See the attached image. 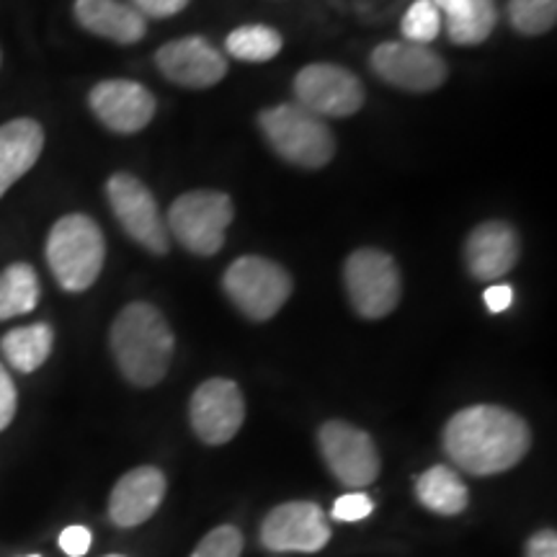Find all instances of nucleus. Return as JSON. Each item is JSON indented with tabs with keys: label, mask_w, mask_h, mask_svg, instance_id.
<instances>
[{
	"label": "nucleus",
	"mask_w": 557,
	"mask_h": 557,
	"mask_svg": "<svg viewBox=\"0 0 557 557\" xmlns=\"http://www.w3.org/2000/svg\"><path fill=\"white\" fill-rule=\"evenodd\" d=\"M442 444L455 468L485 478L517 468L532 447V431L513 410L470 406L449 418Z\"/></svg>",
	"instance_id": "nucleus-1"
},
{
	"label": "nucleus",
	"mask_w": 557,
	"mask_h": 557,
	"mask_svg": "<svg viewBox=\"0 0 557 557\" xmlns=\"http://www.w3.org/2000/svg\"><path fill=\"white\" fill-rule=\"evenodd\" d=\"M109 346L129 385L156 387L169 374L176 338L163 312L148 302H132L111 323Z\"/></svg>",
	"instance_id": "nucleus-2"
},
{
	"label": "nucleus",
	"mask_w": 557,
	"mask_h": 557,
	"mask_svg": "<svg viewBox=\"0 0 557 557\" xmlns=\"http://www.w3.org/2000/svg\"><path fill=\"white\" fill-rule=\"evenodd\" d=\"M47 267L65 292H86L107 261V240L88 214H65L47 235Z\"/></svg>",
	"instance_id": "nucleus-3"
},
{
	"label": "nucleus",
	"mask_w": 557,
	"mask_h": 557,
	"mask_svg": "<svg viewBox=\"0 0 557 557\" xmlns=\"http://www.w3.org/2000/svg\"><path fill=\"white\" fill-rule=\"evenodd\" d=\"M259 127L276 156L299 169H323L336 156V137L329 124L299 103L263 109Z\"/></svg>",
	"instance_id": "nucleus-4"
},
{
	"label": "nucleus",
	"mask_w": 557,
	"mask_h": 557,
	"mask_svg": "<svg viewBox=\"0 0 557 557\" xmlns=\"http://www.w3.org/2000/svg\"><path fill=\"white\" fill-rule=\"evenodd\" d=\"M233 199L222 191L197 189L181 197L169 207L165 227L178 246L194 256H218L225 246V233L233 225Z\"/></svg>",
	"instance_id": "nucleus-5"
},
{
	"label": "nucleus",
	"mask_w": 557,
	"mask_h": 557,
	"mask_svg": "<svg viewBox=\"0 0 557 557\" xmlns=\"http://www.w3.org/2000/svg\"><path fill=\"white\" fill-rule=\"evenodd\" d=\"M222 287L243 315L263 323L284 308L295 284H292L289 271L278 263L263 256H243L230 263L222 276Z\"/></svg>",
	"instance_id": "nucleus-6"
},
{
	"label": "nucleus",
	"mask_w": 557,
	"mask_h": 557,
	"mask_svg": "<svg viewBox=\"0 0 557 557\" xmlns=\"http://www.w3.org/2000/svg\"><path fill=\"white\" fill-rule=\"evenodd\" d=\"M346 295L357 315L380 320L398 308L400 302V271L398 263L385 250L361 248L348 256L344 267Z\"/></svg>",
	"instance_id": "nucleus-7"
},
{
	"label": "nucleus",
	"mask_w": 557,
	"mask_h": 557,
	"mask_svg": "<svg viewBox=\"0 0 557 557\" xmlns=\"http://www.w3.org/2000/svg\"><path fill=\"white\" fill-rule=\"evenodd\" d=\"M107 199L124 233L150 253L163 256L171 248V235L158 201L148 186L132 173H114L107 181Z\"/></svg>",
	"instance_id": "nucleus-8"
},
{
	"label": "nucleus",
	"mask_w": 557,
	"mask_h": 557,
	"mask_svg": "<svg viewBox=\"0 0 557 557\" xmlns=\"http://www.w3.org/2000/svg\"><path fill=\"white\" fill-rule=\"evenodd\" d=\"M318 447L329 470L346 487H367L380 475L377 444L346 421H329L318 431Z\"/></svg>",
	"instance_id": "nucleus-9"
},
{
	"label": "nucleus",
	"mask_w": 557,
	"mask_h": 557,
	"mask_svg": "<svg viewBox=\"0 0 557 557\" xmlns=\"http://www.w3.org/2000/svg\"><path fill=\"white\" fill-rule=\"evenodd\" d=\"M295 96L302 109L323 116H351L364 107V86L351 70L315 62L302 67L295 78Z\"/></svg>",
	"instance_id": "nucleus-10"
},
{
	"label": "nucleus",
	"mask_w": 557,
	"mask_h": 557,
	"mask_svg": "<svg viewBox=\"0 0 557 557\" xmlns=\"http://www.w3.org/2000/svg\"><path fill=\"white\" fill-rule=\"evenodd\" d=\"M331 542V527L323 508L310 500H289L271 508L261 524V545L274 555L320 553Z\"/></svg>",
	"instance_id": "nucleus-11"
},
{
	"label": "nucleus",
	"mask_w": 557,
	"mask_h": 557,
	"mask_svg": "<svg viewBox=\"0 0 557 557\" xmlns=\"http://www.w3.org/2000/svg\"><path fill=\"white\" fill-rule=\"evenodd\" d=\"M189 421L194 434L209 447H220L238 434L246 421V400L233 380H207L194 389L189 403Z\"/></svg>",
	"instance_id": "nucleus-12"
},
{
	"label": "nucleus",
	"mask_w": 557,
	"mask_h": 557,
	"mask_svg": "<svg viewBox=\"0 0 557 557\" xmlns=\"http://www.w3.org/2000/svg\"><path fill=\"white\" fill-rule=\"evenodd\" d=\"M372 70L389 86L410 90V94H426L436 90L447 81V65L434 50L410 41H382L374 47Z\"/></svg>",
	"instance_id": "nucleus-13"
},
{
	"label": "nucleus",
	"mask_w": 557,
	"mask_h": 557,
	"mask_svg": "<svg viewBox=\"0 0 557 557\" xmlns=\"http://www.w3.org/2000/svg\"><path fill=\"white\" fill-rule=\"evenodd\" d=\"M88 107L107 129L135 135L156 116V96L135 81H101L90 88Z\"/></svg>",
	"instance_id": "nucleus-14"
},
{
	"label": "nucleus",
	"mask_w": 557,
	"mask_h": 557,
	"mask_svg": "<svg viewBox=\"0 0 557 557\" xmlns=\"http://www.w3.org/2000/svg\"><path fill=\"white\" fill-rule=\"evenodd\" d=\"M156 65L165 78L184 88H209L227 75V60L205 37H184L163 45Z\"/></svg>",
	"instance_id": "nucleus-15"
},
{
	"label": "nucleus",
	"mask_w": 557,
	"mask_h": 557,
	"mask_svg": "<svg viewBox=\"0 0 557 557\" xmlns=\"http://www.w3.org/2000/svg\"><path fill=\"white\" fill-rule=\"evenodd\" d=\"M521 243L508 222H483L465 240V263L480 282H496L517 267Z\"/></svg>",
	"instance_id": "nucleus-16"
},
{
	"label": "nucleus",
	"mask_w": 557,
	"mask_h": 557,
	"mask_svg": "<svg viewBox=\"0 0 557 557\" xmlns=\"http://www.w3.org/2000/svg\"><path fill=\"white\" fill-rule=\"evenodd\" d=\"M165 485V475L158 468L124 472L109 496V519L120 529L145 524L163 504Z\"/></svg>",
	"instance_id": "nucleus-17"
},
{
	"label": "nucleus",
	"mask_w": 557,
	"mask_h": 557,
	"mask_svg": "<svg viewBox=\"0 0 557 557\" xmlns=\"http://www.w3.org/2000/svg\"><path fill=\"white\" fill-rule=\"evenodd\" d=\"M73 13L88 34L116 45H137L148 34V18L122 0H75Z\"/></svg>",
	"instance_id": "nucleus-18"
},
{
	"label": "nucleus",
	"mask_w": 557,
	"mask_h": 557,
	"mask_svg": "<svg viewBox=\"0 0 557 557\" xmlns=\"http://www.w3.org/2000/svg\"><path fill=\"white\" fill-rule=\"evenodd\" d=\"M45 150V129L37 120L21 116L0 127V199L24 178Z\"/></svg>",
	"instance_id": "nucleus-19"
},
{
	"label": "nucleus",
	"mask_w": 557,
	"mask_h": 557,
	"mask_svg": "<svg viewBox=\"0 0 557 557\" xmlns=\"http://www.w3.org/2000/svg\"><path fill=\"white\" fill-rule=\"evenodd\" d=\"M416 498L418 504L442 517H457L470 504L468 485L447 465H436L416 478Z\"/></svg>",
	"instance_id": "nucleus-20"
},
{
	"label": "nucleus",
	"mask_w": 557,
	"mask_h": 557,
	"mask_svg": "<svg viewBox=\"0 0 557 557\" xmlns=\"http://www.w3.org/2000/svg\"><path fill=\"white\" fill-rule=\"evenodd\" d=\"M54 333L47 323H32L13 329L0 338V351L21 374H32L50 359Z\"/></svg>",
	"instance_id": "nucleus-21"
},
{
	"label": "nucleus",
	"mask_w": 557,
	"mask_h": 557,
	"mask_svg": "<svg viewBox=\"0 0 557 557\" xmlns=\"http://www.w3.org/2000/svg\"><path fill=\"white\" fill-rule=\"evenodd\" d=\"M498 24V9L493 0H459L447 11V34L455 45L472 47L491 37Z\"/></svg>",
	"instance_id": "nucleus-22"
},
{
	"label": "nucleus",
	"mask_w": 557,
	"mask_h": 557,
	"mask_svg": "<svg viewBox=\"0 0 557 557\" xmlns=\"http://www.w3.org/2000/svg\"><path fill=\"white\" fill-rule=\"evenodd\" d=\"M39 276L29 263H11L0 271V320L29 315L39 305Z\"/></svg>",
	"instance_id": "nucleus-23"
},
{
	"label": "nucleus",
	"mask_w": 557,
	"mask_h": 557,
	"mask_svg": "<svg viewBox=\"0 0 557 557\" xmlns=\"http://www.w3.org/2000/svg\"><path fill=\"white\" fill-rule=\"evenodd\" d=\"M282 34L263 24L238 26V29L230 32L225 39L227 54H233L235 60L243 62H269L282 52Z\"/></svg>",
	"instance_id": "nucleus-24"
},
{
	"label": "nucleus",
	"mask_w": 557,
	"mask_h": 557,
	"mask_svg": "<svg viewBox=\"0 0 557 557\" xmlns=\"http://www.w3.org/2000/svg\"><path fill=\"white\" fill-rule=\"evenodd\" d=\"M508 21L524 37H540L555 26L557 0H511Z\"/></svg>",
	"instance_id": "nucleus-25"
},
{
	"label": "nucleus",
	"mask_w": 557,
	"mask_h": 557,
	"mask_svg": "<svg viewBox=\"0 0 557 557\" xmlns=\"http://www.w3.org/2000/svg\"><path fill=\"white\" fill-rule=\"evenodd\" d=\"M400 32L403 41L426 47L429 41H434L438 37V32H442V11H438L431 0H416L400 21Z\"/></svg>",
	"instance_id": "nucleus-26"
},
{
	"label": "nucleus",
	"mask_w": 557,
	"mask_h": 557,
	"mask_svg": "<svg viewBox=\"0 0 557 557\" xmlns=\"http://www.w3.org/2000/svg\"><path fill=\"white\" fill-rule=\"evenodd\" d=\"M243 534L235 527H218L199 542L191 557H240Z\"/></svg>",
	"instance_id": "nucleus-27"
},
{
	"label": "nucleus",
	"mask_w": 557,
	"mask_h": 557,
	"mask_svg": "<svg viewBox=\"0 0 557 557\" xmlns=\"http://www.w3.org/2000/svg\"><path fill=\"white\" fill-rule=\"evenodd\" d=\"M372 511V498H367L364 493H348V496L338 498L336 504H333V519L336 521H361Z\"/></svg>",
	"instance_id": "nucleus-28"
},
{
	"label": "nucleus",
	"mask_w": 557,
	"mask_h": 557,
	"mask_svg": "<svg viewBox=\"0 0 557 557\" xmlns=\"http://www.w3.org/2000/svg\"><path fill=\"white\" fill-rule=\"evenodd\" d=\"M16 408H18L16 385H13L9 369L0 364V431L11 426L13 416H16Z\"/></svg>",
	"instance_id": "nucleus-29"
},
{
	"label": "nucleus",
	"mask_w": 557,
	"mask_h": 557,
	"mask_svg": "<svg viewBox=\"0 0 557 557\" xmlns=\"http://www.w3.org/2000/svg\"><path fill=\"white\" fill-rule=\"evenodd\" d=\"M189 3L191 0H132V9L145 18H171Z\"/></svg>",
	"instance_id": "nucleus-30"
},
{
	"label": "nucleus",
	"mask_w": 557,
	"mask_h": 557,
	"mask_svg": "<svg viewBox=\"0 0 557 557\" xmlns=\"http://www.w3.org/2000/svg\"><path fill=\"white\" fill-rule=\"evenodd\" d=\"M90 542H94V537H90V532L86 527H67L62 529L60 534V549L70 557H83L90 549Z\"/></svg>",
	"instance_id": "nucleus-31"
},
{
	"label": "nucleus",
	"mask_w": 557,
	"mask_h": 557,
	"mask_svg": "<svg viewBox=\"0 0 557 557\" xmlns=\"http://www.w3.org/2000/svg\"><path fill=\"white\" fill-rule=\"evenodd\" d=\"M524 553V557H557V537L553 529L534 534V537L527 542Z\"/></svg>",
	"instance_id": "nucleus-32"
},
{
	"label": "nucleus",
	"mask_w": 557,
	"mask_h": 557,
	"mask_svg": "<svg viewBox=\"0 0 557 557\" xmlns=\"http://www.w3.org/2000/svg\"><path fill=\"white\" fill-rule=\"evenodd\" d=\"M485 305L491 312H504L511 308V299H513V292L511 287H506V284H493V287L485 289Z\"/></svg>",
	"instance_id": "nucleus-33"
},
{
	"label": "nucleus",
	"mask_w": 557,
	"mask_h": 557,
	"mask_svg": "<svg viewBox=\"0 0 557 557\" xmlns=\"http://www.w3.org/2000/svg\"><path fill=\"white\" fill-rule=\"evenodd\" d=\"M431 3H434L438 11H444V13H447L449 9H455V5L459 3V0H431Z\"/></svg>",
	"instance_id": "nucleus-34"
},
{
	"label": "nucleus",
	"mask_w": 557,
	"mask_h": 557,
	"mask_svg": "<svg viewBox=\"0 0 557 557\" xmlns=\"http://www.w3.org/2000/svg\"><path fill=\"white\" fill-rule=\"evenodd\" d=\"M26 557H41V555H26Z\"/></svg>",
	"instance_id": "nucleus-35"
},
{
	"label": "nucleus",
	"mask_w": 557,
	"mask_h": 557,
	"mask_svg": "<svg viewBox=\"0 0 557 557\" xmlns=\"http://www.w3.org/2000/svg\"><path fill=\"white\" fill-rule=\"evenodd\" d=\"M107 557H122V555H107Z\"/></svg>",
	"instance_id": "nucleus-36"
},
{
	"label": "nucleus",
	"mask_w": 557,
	"mask_h": 557,
	"mask_svg": "<svg viewBox=\"0 0 557 557\" xmlns=\"http://www.w3.org/2000/svg\"><path fill=\"white\" fill-rule=\"evenodd\" d=\"M0 62H3V52H0Z\"/></svg>",
	"instance_id": "nucleus-37"
}]
</instances>
